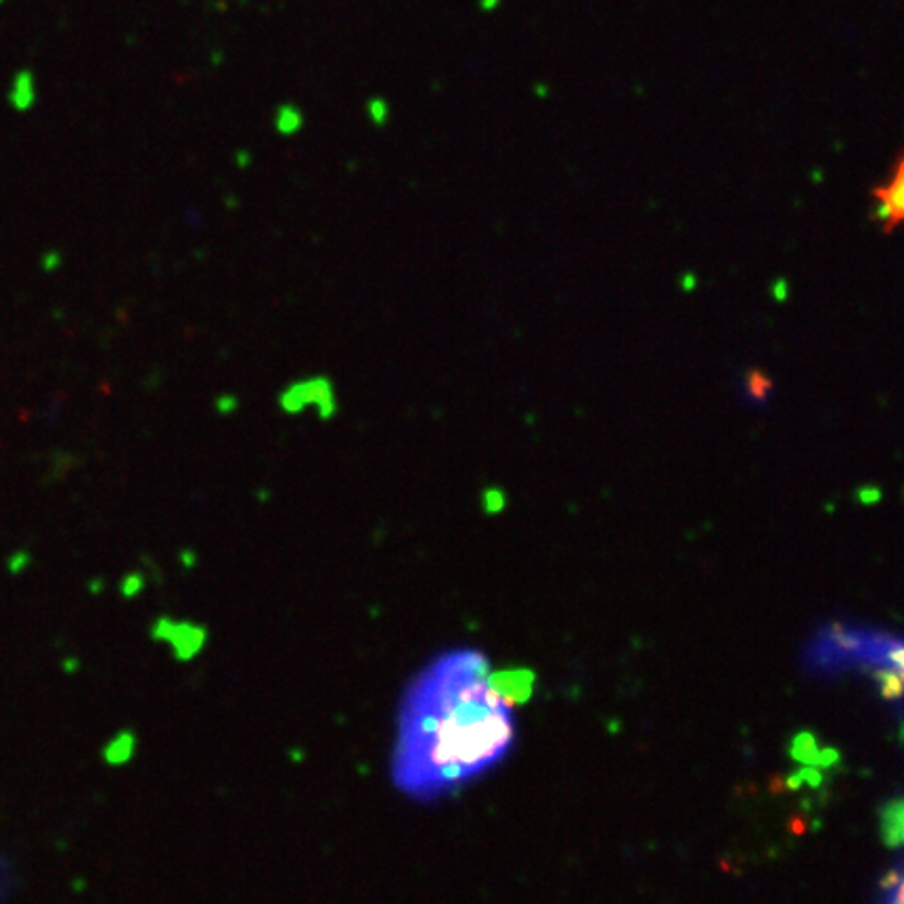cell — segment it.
<instances>
[{
  "mask_svg": "<svg viewBox=\"0 0 904 904\" xmlns=\"http://www.w3.org/2000/svg\"><path fill=\"white\" fill-rule=\"evenodd\" d=\"M482 503H484V509L486 511H499L503 505H505V496H503V492L501 490H494V488H488V490H484V494H482Z\"/></svg>",
  "mask_w": 904,
  "mask_h": 904,
  "instance_id": "7",
  "label": "cell"
},
{
  "mask_svg": "<svg viewBox=\"0 0 904 904\" xmlns=\"http://www.w3.org/2000/svg\"><path fill=\"white\" fill-rule=\"evenodd\" d=\"M279 404H281V409L289 415L302 413L308 409V406H316L325 419L337 411L333 386H331V381L325 377H312L306 381L293 383L291 388H287L281 394Z\"/></svg>",
  "mask_w": 904,
  "mask_h": 904,
  "instance_id": "3",
  "label": "cell"
},
{
  "mask_svg": "<svg viewBox=\"0 0 904 904\" xmlns=\"http://www.w3.org/2000/svg\"><path fill=\"white\" fill-rule=\"evenodd\" d=\"M890 904H904V875L900 877V881L890 896Z\"/></svg>",
  "mask_w": 904,
  "mask_h": 904,
  "instance_id": "8",
  "label": "cell"
},
{
  "mask_svg": "<svg viewBox=\"0 0 904 904\" xmlns=\"http://www.w3.org/2000/svg\"><path fill=\"white\" fill-rule=\"evenodd\" d=\"M748 390H750L752 398L764 400V398L768 396V392H771V379H768V377H766L764 373H760V371H752V373L748 375Z\"/></svg>",
  "mask_w": 904,
  "mask_h": 904,
  "instance_id": "5",
  "label": "cell"
},
{
  "mask_svg": "<svg viewBox=\"0 0 904 904\" xmlns=\"http://www.w3.org/2000/svg\"><path fill=\"white\" fill-rule=\"evenodd\" d=\"M517 739L509 691L478 647H452L406 683L396 710L390 781L419 804L482 781Z\"/></svg>",
  "mask_w": 904,
  "mask_h": 904,
  "instance_id": "1",
  "label": "cell"
},
{
  "mask_svg": "<svg viewBox=\"0 0 904 904\" xmlns=\"http://www.w3.org/2000/svg\"><path fill=\"white\" fill-rule=\"evenodd\" d=\"M300 126H302V116H300V113H298L296 109L287 107V105L279 109V116H277V128H279V132L291 134V132H296Z\"/></svg>",
  "mask_w": 904,
  "mask_h": 904,
  "instance_id": "4",
  "label": "cell"
},
{
  "mask_svg": "<svg viewBox=\"0 0 904 904\" xmlns=\"http://www.w3.org/2000/svg\"><path fill=\"white\" fill-rule=\"evenodd\" d=\"M371 113H375V120L383 122V113H388V107L383 105L381 101H373L371 103Z\"/></svg>",
  "mask_w": 904,
  "mask_h": 904,
  "instance_id": "9",
  "label": "cell"
},
{
  "mask_svg": "<svg viewBox=\"0 0 904 904\" xmlns=\"http://www.w3.org/2000/svg\"><path fill=\"white\" fill-rule=\"evenodd\" d=\"M24 95H26L28 103H32V78L28 72H21L15 80V105L17 107H26Z\"/></svg>",
  "mask_w": 904,
  "mask_h": 904,
  "instance_id": "6",
  "label": "cell"
},
{
  "mask_svg": "<svg viewBox=\"0 0 904 904\" xmlns=\"http://www.w3.org/2000/svg\"><path fill=\"white\" fill-rule=\"evenodd\" d=\"M871 197L875 201V220L881 224V231L892 235L904 226V149L896 157L884 183L873 187Z\"/></svg>",
  "mask_w": 904,
  "mask_h": 904,
  "instance_id": "2",
  "label": "cell"
}]
</instances>
